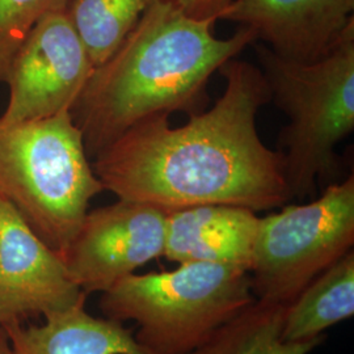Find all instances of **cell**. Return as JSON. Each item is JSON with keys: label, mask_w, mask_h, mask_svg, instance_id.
<instances>
[{"label": "cell", "mask_w": 354, "mask_h": 354, "mask_svg": "<svg viewBox=\"0 0 354 354\" xmlns=\"http://www.w3.org/2000/svg\"><path fill=\"white\" fill-rule=\"evenodd\" d=\"M250 272L212 263H183L160 273L130 274L102 292L100 308L138 326L145 354H187L254 301Z\"/></svg>", "instance_id": "obj_5"}, {"label": "cell", "mask_w": 354, "mask_h": 354, "mask_svg": "<svg viewBox=\"0 0 354 354\" xmlns=\"http://www.w3.org/2000/svg\"><path fill=\"white\" fill-rule=\"evenodd\" d=\"M354 315V252L346 253L285 306L282 337L304 342Z\"/></svg>", "instance_id": "obj_13"}, {"label": "cell", "mask_w": 354, "mask_h": 354, "mask_svg": "<svg viewBox=\"0 0 354 354\" xmlns=\"http://www.w3.org/2000/svg\"><path fill=\"white\" fill-rule=\"evenodd\" d=\"M177 6L193 17L221 19L222 13L227 8L230 0H174Z\"/></svg>", "instance_id": "obj_17"}, {"label": "cell", "mask_w": 354, "mask_h": 354, "mask_svg": "<svg viewBox=\"0 0 354 354\" xmlns=\"http://www.w3.org/2000/svg\"><path fill=\"white\" fill-rule=\"evenodd\" d=\"M353 12L354 0H230L219 20L250 28L283 58L313 62L335 48Z\"/></svg>", "instance_id": "obj_10"}, {"label": "cell", "mask_w": 354, "mask_h": 354, "mask_svg": "<svg viewBox=\"0 0 354 354\" xmlns=\"http://www.w3.org/2000/svg\"><path fill=\"white\" fill-rule=\"evenodd\" d=\"M354 176L326 187L311 203L283 205L260 218L250 269L259 301L288 306L342 256L353 251Z\"/></svg>", "instance_id": "obj_6"}, {"label": "cell", "mask_w": 354, "mask_h": 354, "mask_svg": "<svg viewBox=\"0 0 354 354\" xmlns=\"http://www.w3.org/2000/svg\"><path fill=\"white\" fill-rule=\"evenodd\" d=\"M219 73L226 88L212 109L178 127L168 114L146 118L93 158L104 190L167 213L201 205L264 212L290 201L282 153L257 131L259 111L270 102L263 71L234 58Z\"/></svg>", "instance_id": "obj_1"}, {"label": "cell", "mask_w": 354, "mask_h": 354, "mask_svg": "<svg viewBox=\"0 0 354 354\" xmlns=\"http://www.w3.org/2000/svg\"><path fill=\"white\" fill-rule=\"evenodd\" d=\"M252 45L270 102L290 121L281 131L285 152H279L291 198L313 197L317 181H340L336 147L354 130V21L327 55L313 62L291 61L266 45Z\"/></svg>", "instance_id": "obj_3"}, {"label": "cell", "mask_w": 354, "mask_h": 354, "mask_svg": "<svg viewBox=\"0 0 354 354\" xmlns=\"http://www.w3.org/2000/svg\"><path fill=\"white\" fill-rule=\"evenodd\" d=\"M83 298L87 294L68 276L62 256L0 197V327L49 317Z\"/></svg>", "instance_id": "obj_9"}, {"label": "cell", "mask_w": 354, "mask_h": 354, "mask_svg": "<svg viewBox=\"0 0 354 354\" xmlns=\"http://www.w3.org/2000/svg\"><path fill=\"white\" fill-rule=\"evenodd\" d=\"M153 0H70L68 17L93 67L105 62Z\"/></svg>", "instance_id": "obj_15"}, {"label": "cell", "mask_w": 354, "mask_h": 354, "mask_svg": "<svg viewBox=\"0 0 354 354\" xmlns=\"http://www.w3.org/2000/svg\"><path fill=\"white\" fill-rule=\"evenodd\" d=\"M83 298L73 307L45 317L42 326L21 322L6 329L13 354H145L133 329L108 317L87 313Z\"/></svg>", "instance_id": "obj_12"}, {"label": "cell", "mask_w": 354, "mask_h": 354, "mask_svg": "<svg viewBox=\"0 0 354 354\" xmlns=\"http://www.w3.org/2000/svg\"><path fill=\"white\" fill-rule=\"evenodd\" d=\"M0 354H13L8 335L3 327H0Z\"/></svg>", "instance_id": "obj_18"}, {"label": "cell", "mask_w": 354, "mask_h": 354, "mask_svg": "<svg viewBox=\"0 0 354 354\" xmlns=\"http://www.w3.org/2000/svg\"><path fill=\"white\" fill-rule=\"evenodd\" d=\"M102 190L71 111L0 122V197L53 251L64 254Z\"/></svg>", "instance_id": "obj_4"}, {"label": "cell", "mask_w": 354, "mask_h": 354, "mask_svg": "<svg viewBox=\"0 0 354 354\" xmlns=\"http://www.w3.org/2000/svg\"><path fill=\"white\" fill-rule=\"evenodd\" d=\"M285 306L254 299L187 354H310L326 336L304 342L282 337Z\"/></svg>", "instance_id": "obj_14"}, {"label": "cell", "mask_w": 354, "mask_h": 354, "mask_svg": "<svg viewBox=\"0 0 354 354\" xmlns=\"http://www.w3.org/2000/svg\"><path fill=\"white\" fill-rule=\"evenodd\" d=\"M70 0H0V84L13 55L41 19L67 8Z\"/></svg>", "instance_id": "obj_16"}, {"label": "cell", "mask_w": 354, "mask_h": 354, "mask_svg": "<svg viewBox=\"0 0 354 354\" xmlns=\"http://www.w3.org/2000/svg\"><path fill=\"white\" fill-rule=\"evenodd\" d=\"M174 0H153L118 49L93 68L71 109L89 158L127 129L158 114L194 113L214 73L256 42L250 28L215 36Z\"/></svg>", "instance_id": "obj_2"}, {"label": "cell", "mask_w": 354, "mask_h": 354, "mask_svg": "<svg viewBox=\"0 0 354 354\" xmlns=\"http://www.w3.org/2000/svg\"><path fill=\"white\" fill-rule=\"evenodd\" d=\"M167 212L118 198L88 212L62 254L68 276L87 295L109 290L163 256Z\"/></svg>", "instance_id": "obj_8"}, {"label": "cell", "mask_w": 354, "mask_h": 354, "mask_svg": "<svg viewBox=\"0 0 354 354\" xmlns=\"http://www.w3.org/2000/svg\"><path fill=\"white\" fill-rule=\"evenodd\" d=\"M260 218L234 205H201L167 213L165 256L169 261L212 263L250 272Z\"/></svg>", "instance_id": "obj_11"}, {"label": "cell", "mask_w": 354, "mask_h": 354, "mask_svg": "<svg viewBox=\"0 0 354 354\" xmlns=\"http://www.w3.org/2000/svg\"><path fill=\"white\" fill-rule=\"evenodd\" d=\"M93 68L67 8L46 15L13 55L0 122L20 124L71 111Z\"/></svg>", "instance_id": "obj_7"}]
</instances>
